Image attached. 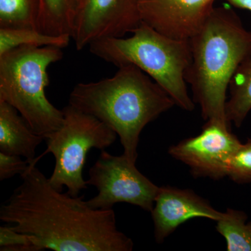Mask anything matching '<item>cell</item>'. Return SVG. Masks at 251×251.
Returning <instances> with one entry per match:
<instances>
[{
  "label": "cell",
  "instance_id": "3",
  "mask_svg": "<svg viewBox=\"0 0 251 251\" xmlns=\"http://www.w3.org/2000/svg\"><path fill=\"white\" fill-rule=\"evenodd\" d=\"M191 64L186 81L203 119L227 124V91L234 73L251 53V31L232 10L214 7L189 40Z\"/></svg>",
  "mask_w": 251,
  "mask_h": 251
},
{
  "label": "cell",
  "instance_id": "17",
  "mask_svg": "<svg viewBox=\"0 0 251 251\" xmlns=\"http://www.w3.org/2000/svg\"><path fill=\"white\" fill-rule=\"evenodd\" d=\"M39 0H0V28L38 29Z\"/></svg>",
  "mask_w": 251,
  "mask_h": 251
},
{
  "label": "cell",
  "instance_id": "7",
  "mask_svg": "<svg viewBox=\"0 0 251 251\" xmlns=\"http://www.w3.org/2000/svg\"><path fill=\"white\" fill-rule=\"evenodd\" d=\"M87 185L95 186L98 194L87 201L95 209H110L126 202L151 212L160 187L142 174L125 154L113 156L105 150L89 171Z\"/></svg>",
  "mask_w": 251,
  "mask_h": 251
},
{
  "label": "cell",
  "instance_id": "1",
  "mask_svg": "<svg viewBox=\"0 0 251 251\" xmlns=\"http://www.w3.org/2000/svg\"><path fill=\"white\" fill-rule=\"evenodd\" d=\"M29 162L22 183L1 204L0 220L37 239L44 250L131 251L133 242L117 228L113 209H95L82 197L57 191Z\"/></svg>",
  "mask_w": 251,
  "mask_h": 251
},
{
  "label": "cell",
  "instance_id": "21",
  "mask_svg": "<svg viewBox=\"0 0 251 251\" xmlns=\"http://www.w3.org/2000/svg\"><path fill=\"white\" fill-rule=\"evenodd\" d=\"M233 6L240 9H247L251 11V0H227Z\"/></svg>",
  "mask_w": 251,
  "mask_h": 251
},
{
  "label": "cell",
  "instance_id": "2",
  "mask_svg": "<svg viewBox=\"0 0 251 251\" xmlns=\"http://www.w3.org/2000/svg\"><path fill=\"white\" fill-rule=\"evenodd\" d=\"M69 101L116 132L124 154L133 163L138 159L142 130L175 105L161 86L132 64L119 67L111 77L77 84Z\"/></svg>",
  "mask_w": 251,
  "mask_h": 251
},
{
  "label": "cell",
  "instance_id": "9",
  "mask_svg": "<svg viewBox=\"0 0 251 251\" xmlns=\"http://www.w3.org/2000/svg\"><path fill=\"white\" fill-rule=\"evenodd\" d=\"M140 0H81L72 39L77 50L108 38L124 37L142 23Z\"/></svg>",
  "mask_w": 251,
  "mask_h": 251
},
{
  "label": "cell",
  "instance_id": "18",
  "mask_svg": "<svg viewBox=\"0 0 251 251\" xmlns=\"http://www.w3.org/2000/svg\"><path fill=\"white\" fill-rule=\"evenodd\" d=\"M0 251H41L36 238L29 234L14 230L11 226L0 227Z\"/></svg>",
  "mask_w": 251,
  "mask_h": 251
},
{
  "label": "cell",
  "instance_id": "11",
  "mask_svg": "<svg viewBox=\"0 0 251 251\" xmlns=\"http://www.w3.org/2000/svg\"><path fill=\"white\" fill-rule=\"evenodd\" d=\"M151 213L158 244L188 220L206 218L218 221L224 215L192 190L168 186L160 187Z\"/></svg>",
  "mask_w": 251,
  "mask_h": 251
},
{
  "label": "cell",
  "instance_id": "4",
  "mask_svg": "<svg viewBox=\"0 0 251 251\" xmlns=\"http://www.w3.org/2000/svg\"><path fill=\"white\" fill-rule=\"evenodd\" d=\"M128 38H108L91 44V53L117 67L132 64L139 68L174 100L175 105L192 111L186 74L191 62L189 40L163 35L142 22Z\"/></svg>",
  "mask_w": 251,
  "mask_h": 251
},
{
  "label": "cell",
  "instance_id": "19",
  "mask_svg": "<svg viewBox=\"0 0 251 251\" xmlns=\"http://www.w3.org/2000/svg\"><path fill=\"white\" fill-rule=\"evenodd\" d=\"M228 176L238 184L251 182V138L242 143L232 157Z\"/></svg>",
  "mask_w": 251,
  "mask_h": 251
},
{
  "label": "cell",
  "instance_id": "5",
  "mask_svg": "<svg viewBox=\"0 0 251 251\" xmlns=\"http://www.w3.org/2000/svg\"><path fill=\"white\" fill-rule=\"evenodd\" d=\"M62 58V49L54 46H20L0 55V100L14 106L44 138L59 129L64 120L62 110L45 94L49 68Z\"/></svg>",
  "mask_w": 251,
  "mask_h": 251
},
{
  "label": "cell",
  "instance_id": "20",
  "mask_svg": "<svg viewBox=\"0 0 251 251\" xmlns=\"http://www.w3.org/2000/svg\"><path fill=\"white\" fill-rule=\"evenodd\" d=\"M29 165V161H24L21 156L0 151V180L4 181L15 175H22L27 171Z\"/></svg>",
  "mask_w": 251,
  "mask_h": 251
},
{
  "label": "cell",
  "instance_id": "6",
  "mask_svg": "<svg viewBox=\"0 0 251 251\" xmlns=\"http://www.w3.org/2000/svg\"><path fill=\"white\" fill-rule=\"evenodd\" d=\"M62 111V126L45 138L47 148L34 161L37 163L45 155L52 153L55 166L50 182L57 191H62L65 186L67 193L76 197L87 188L82 172L89 151L93 148L104 150L111 146L117 134L95 117L69 104Z\"/></svg>",
  "mask_w": 251,
  "mask_h": 251
},
{
  "label": "cell",
  "instance_id": "16",
  "mask_svg": "<svg viewBox=\"0 0 251 251\" xmlns=\"http://www.w3.org/2000/svg\"><path fill=\"white\" fill-rule=\"evenodd\" d=\"M244 211L227 209L216 221V229L226 239L228 251H251V221Z\"/></svg>",
  "mask_w": 251,
  "mask_h": 251
},
{
  "label": "cell",
  "instance_id": "10",
  "mask_svg": "<svg viewBox=\"0 0 251 251\" xmlns=\"http://www.w3.org/2000/svg\"><path fill=\"white\" fill-rule=\"evenodd\" d=\"M216 0H140L142 22L163 35L190 40L214 9Z\"/></svg>",
  "mask_w": 251,
  "mask_h": 251
},
{
  "label": "cell",
  "instance_id": "13",
  "mask_svg": "<svg viewBox=\"0 0 251 251\" xmlns=\"http://www.w3.org/2000/svg\"><path fill=\"white\" fill-rule=\"evenodd\" d=\"M81 0H39L38 29L49 35L72 39Z\"/></svg>",
  "mask_w": 251,
  "mask_h": 251
},
{
  "label": "cell",
  "instance_id": "8",
  "mask_svg": "<svg viewBox=\"0 0 251 251\" xmlns=\"http://www.w3.org/2000/svg\"><path fill=\"white\" fill-rule=\"evenodd\" d=\"M242 144L230 125L209 120L199 135L173 145L168 153L189 167L195 177L219 180L228 176L231 160Z\"/></svg>",
  "mask_w": 251,
  "mask_h": 251
},
{
  "label": "cell",
  "instance_id": "15",
  "mask_svg": "<svg viewBox=\"0 0 251 251\" xmlns=\"http://www.w3.org/2000/svg\"><path fill=\"white\" fill-rule=\"evenodd\" d=\"M72 37L44 34L33 28H0V55L10 50L23 46H54L64 49Z\"/></svg>",
  "mask_w": 251,
  "mask_h": 251
},
{
  "label": "cell",
  "instance_id": "12",
  "mask_svg": "<svg viewBox=\"0 0 251 251\" xmlns=\"http://www.w3.org/2000/svg\"><path fill=\"white\" fill-rule=\"evenodd\" d=\"M44 140L14 106L0 100V151L31 162L35 159L36 148Z\"/></svg>",
  "mask_w": 251,
  "mask_h": 251
},
{
  "label": "cell",
  "instance_id": "14",
  "mask_svg": "<svg viewBox=\"0 0 251 251\" xmlns=\"http://www.w3.org/2000/svg\"><path fill=\"white\" fill-rule=\"evenodd\" d=\"M229 97L226 104V120L240 127L251 110V53L244 59L232 77Z\"/></svg>",
  "mask_w": 251,
  "mask_h": 251
}]
</instances>
